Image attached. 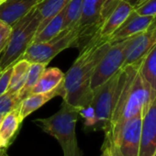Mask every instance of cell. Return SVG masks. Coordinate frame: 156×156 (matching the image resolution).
Returning a JSON list of instances; mask_svg holds the SVG:
<instances>
[{
	"instance_id": "1",
	"label": "cell",
	"mask_w": 156,
	"mask_h": 156,
	"mask_svg": "<svg viewBox=\"0 0 156 156\" xmlns=\"http://www.w3.org/2000/svg\"><path fill=\"white\" fill-rule=\"evenodd\" d=\"M156 92L151 88L140 72V60L121 68L118 98L105 129V138H111L120 126L139 113L144 115Z\"/></svg>"
},
{
	"instance_id": "2",
	"label": "cell",
	"mask_w": 156,
	"mask_h": 156,
	"mask_svg": "<svg viewBox=\"0 0 156 156\" xmlns=\"http://www.w3.org/2000/svg\"><path fill=\"white\" fill-rule=\"evenodd\" d=\"M110 44L109 41L92 44L80 51L79 56L64 74L62 95L63 101L80 110L90 105L93 97L91 78Z\"/></svg>"
},
{
	"instance_id": "3",
	"label": "cell",
	"mask_w": 156,
	"mask_h": 156,
	"mask_svg": "<svg viewBox=\"0 0 156 156\" xmlns=\"http://www.w3.org/2000/svg\"><path fill=\"white\" fill-rule=\"evenodd\" d=\"M79 112V108L62 101L61 108L55 114L34 120L44 132L58 140L63 156H83L75 132Z\"/></svg>"
},
{
	"instance_id": "4",
	"label": "cell",
	"mask_w": 156,
	"mask_h": 156,
	"mask_svg": "<svg viewBox=\"0 0 156 156\" xmlns=\"http://www.w3.org/2000/svg\"><path fill=\"white\" fill-rule=\"evenodd\" d=\"M40 24L36 7L12 26L11 33L0 58V73L21 59L30 45Z\"/></svg>"
},
{
	"instance_id": "5",
	"label": "cell",
	"mask_w": 156,
	"mask_h": 156,
	"mask_svg": "<svg viewBox=\"0 0 156 156\" xmlns=\"http://www.w3.org/2000/svg\"><path fill=\"white\" fill-rule=\"evenodd\" d=\"M121 69L101 86L93 89L90 103L97 120V130H105L112 115L119 88Z\"/></svg>"
},
{
	"instance_id": "6",
	"label": "cell",
	"mask_w": 156,
	"mask_h": 156,
	"mask_svg": "<svg viewBox=\"0 0 156 156\" xmlns=\"http://www.w3.org/2000/svg\"><path fill=\"white\" fill-rule=\"evenodd\" d=\"M77 28L62 30L55 38L44 41L30 44L21 57L29 62L47 64L63 50L74 47L77 39Z\"/></svg>"
},
{
	"instance_id": "7",
	"label": "cell",
	"mask_w": 156,
	"mask_h": 156,
	"mask_svg": "<svg viewBox=\"0 0 156 156\" xmlns=\"http://www.w3.org/2000/svg\"><path fill=\"white\" fill-rule=\"evenodd\" d=\"M130 38L110 44L93 73L90 84L92 90L104 84L122 68L125 61L126 48Z\"/></svg>"
},
{
	"instance_id": "8",
	"label": "cell",
	"mask_w": 156,
	"mask_h": 156,
	"mask_svg": "<svg viewBox=\"0 0 156 156\" xmlns=\"http://www.w3.org/2000/svg\"><path fill=\"white\" fill-rule=\"evenodd\" d=\"M142 116L139 113L129 119L111 138H107L119 147L122 156H139Z\"/></svg>"
},
{
	"instance_id": "9",
	"label": "cell",
	"mask_w": 156,
	"mask_h": 156,
	"mask_svg": "<svg viewBox=\"0 0 156 156\" xmlns=\"http://www.w3.org/2000/svg\"><path fill=\"white\" fill-rule=\"evenodd\" d=\"M156 44V17L142 32L132 36L127 45L123 67L140 61Z\"/></svg>"
},
{
	"instance_id": "10",
	"label": "cell",
	"mask_w": 156,
	"mask_h": 156,
	"mask_svg": "<svg viewBox=\"0 0 156 156\" xmlns=\"http://www.w3.org/2000/svg\"><path fill=\"white\" fill-rule=\"evenodd\" d=\"M132 11L133 7L129 3H128L126 0H119L118 4L114 7V9L107 17L98 34L87 43L86 47L92 44H100L108 41L110 36L127 20V18Z\"/></svg>"
},
{
	"instance_id": "11",
	"label": "cell",
	"mask_w": 156,
	"mask_h": 156,
	"mask_svg": "<svg viewBox=\"0 0 156 156\" xmlns=\"http://www.w3.org/2000/svg\"><path fill=\"white\" fill-rule=\"evenodd\" d=\"M156 150V97L142 116L139 156H152Z\"/></svg>"
},
{
	"instance_id": "12",
	"label": "cell",
	"mask_w": 156,
	"mask_h": 156,
	"mask_svg": "<svg viewBox=\"0 0 156 156\" xmlns=\"http://www.w3.org/2000/svg\"><path fill=\"white\" fill-rule=\"evenodd\" d=\"M41 0H5L0 3V20L13 26L29 14Z\"/></svg>"
},
{
	"instance_id": "13",
	"label": "cell",
	"mask_w": 156,
	"mask_h": 156,
	"mask_svg": "<svg viewBox=\"0 0 156 156\" xmlns=\"http://www.w3.org/2000/svg\"><path fill=\"white\" fill-rule=\"evenodd\" d=\"M154 18L155 17L151 16H140L133 10L127 20L110 36L108 41L110 43L120 41L144 31L150 26Z\"/></svg>"
},
{
	"instance_id": "14",
	"label": "cell",
	"mask_w": 156,
	"mask_h": 156,
	"mask_svg": "<svg viewBox=\"0 0 156 156\" xmlns=\"http://www.w3.org/2000/svg\"><path fill=\"white\" fill-rule=\"evenodd\" d=\"M62 85L63 82L55 89L47 92V93H40V94H31L23 99L20 105V118L23 121L28 116L36 111L38 108L42 107L45 103L52 99L57 96L62 95Z\"/></svg>"
},
{
	"instance_id": "15",
	"label": "cell",
	"mask_w": 156,
	"mask_h": 156,
	"mask_svg": "<svg viewBox=\"0 0 156 156\" xmlns=\"http://www.w3.org/2000/svg\"><path fill=\"white\" fill-rule=\"evenodd\" d=\"M64 79V73L58 68H45L31 94L47 93L57 88Z\"/></svg>"
},
{
	"instance_id": "16",
	"label": "cell",
	"mask_w": 156,
	"mask_h": 156,
	"mask_svg": "<svg viewBox=\"0 0 156 156\" xmlns=\"http://www.w3.org/2000/svg\"><path fill=\"white\" fill-rule=\"evenodd\" d=\"M69 1L70 0H41L36 6L40 18V24L37 29V32L41 31L55 15L62 11Z\"/></svg>"
},
{
	"instance_id": "17",
	"label": "cell",
	"mask_w": 156,
	"mask_h": 156,
	"mask_svg": "<svg viewBox=\"0 0 156 156\" xmlns=\"http://www.w3.org/2000/svg\"><path fill=\"white\" fill-rule=\"evenodd\" d=\"M23 121L20 118V107L7 113L0 125V136L9 147L16 138L17 132Z\"/></svg>"
},
{
	"instance_id": "18",
	"label": "cell",
	"mask_w": 156,
	"mask_h": 156,
	"mask_svg": "<svg viewBox=\"0 0 156 156\" xmlns=\"http://www.w3.org/2000/svg\"><path fill=\"white\" fill-rule=\"evenodd\" d=\"M64 11H65V8L62 11H60L57 15H55L44 26V28L41 31L37 32L30 44L48 41L55 38L56 36H58L63 30Z\"/></svg>"
},
{
	"instance_id": "19",
	"label": "cell",
	"mask_w": 156,
	"mask_h": 156,
	"mask_svg": "<svg viewBox=\"0 0 156 156\" xmlns=\"http://www.w3.org/2000/svg\"><path fill=\"white\" fill-rule=\"evenodd\" d=\"M30 66V62H29L24 59H20L13 64L12 74L10 78L9 86L8 88V91L9 93L19 95L20 89L22 88L26 81Z\"/></svg>"
},
{
	"instance_id": "20",
	"label": "cell",
	"mask_w": 156,
	"mask_h": 156,
	"mask_svg": "<svg viewBox=\"0 0 156 156\" xmlns=\"http://www.w3.org/2000/svg\"><path fill=\"white\" fill-rule=\"evenodd\" d=\"M140 72L156 92V44L140 59Z\"/></svg>"
},
{
	"instance_id": "21",
	"label": "cell",
	"mask_w": 156,
	"mask_h": 156,
	"mask_svg": "<svg viewBox=\"0 0 156 156\" xmlns=\"http://www.w3.org/2000/svg\"><path fill=\"white\" fill-rule=\"evenodd\" d=\"M45 68H46V65L41 64V63H37V62L30 63L24 86L22 87V88L20 89L19 93V99L20 102L30 95L33 87L37 84L39 78L41 77Z\"/></svg>"
},
{
	"instance_id": "22",
	"label": "cell",
	"mask_w": 156,
	"mask_h": 156,
	"mask_svg": "<svg viewBox=\"0 0 156 156\" xmlns=\"http://www.w3.org/2000/svg\"><path fill=\"white\" fill-rule=\"evenodd\" d=\"M84 0H70L65 7L64 20H63V30L77 28L82 11H83Z\"/></svg>"
},
{
	"instance_id": "23",
	"label": "cell",
	"mask_w": 156,
	"mask_h": 156,
	"mask_svg": "<svg viewBox=\"0 0 156 156\" xmlns=\"http://www.w3.org/2000/svg\"><path fill=\"white\" fill-rule=\"evenodd\" d=\"M20 103L18 94H12L7 91L0 96V113L7 114L19 108Z\"/></svg>"
},
{
	"instance_id": "24",
	"label": "cell",
	"mask_w": 156,
	"mask_h": 156,
	"mask_svg": "<svg viewBox=\"0 0 156 156\" xmlns=\"http://www.w3.org/2000/svg\"><path fill=\"white\" fill-rule=\"evenodd\" d=\"M133 10L140 16L156 17V0H146Z\"/></svg>"
},
{
	"instance_id": "25",
	"label": "cell",
	"mask_w": 156,
	"mask_h": 156,
	"mask_svg": "<svg viewBox=\"0 0 156 156\" xmlns=\"http://www.w3.org/2000/svg\"><path fill=\"white\" fill-rule=\"evenodd\" d=\"M11 30H12L11 26H9V24L5 23L4 21L0 20V54L3 52V51L5 50L8 44L11 33Z\"/></svg>"
},
{
	"instance_id": "26",
	"label": "cell",
	"mask_w": 156,
	"mask_h": 156,
	"mask_svg": "<svg viewBox=\"0 0 156 156\" xmlns=\"http://www.w3.org/2000/svg\"><path fill=\"white\" fill-rule=\"evenodd\" d=\"M12 70H13V65L8 67L7 69L0 73V96L8 91L11 74H12Z\"/></svg>"
},
{
	"instance_id": "27",
	"label": "cell",
	"mask_w": 156,
	"mask_h": 156,
	"mask_svg": "<svg viewBox=\"0 0 156 156\" xmlns=\"http://www.w3.org/2000/svg\"><path fill=\"white\" fill-rule=\"evenodd\" d=\"M100 156H112L111 153V149H110V141L108 139L104 140L103 146H102V152Z\"/></svg>"
},
{
	"instance_id": "28",
	"label": "cell",
	"mask_w": 156,
	"mask_h": 156,
	"mask_svg": "<svg viewBox=\"0 0 156 156\" xmlns=\"http://www.w3.org/2000/svg\"><path fill=\"white\" fill-rule=\"evenodd\" d=\"M106 139H107V138H106ZM108 140H109V139H108ZM109 141H110V149H111L112 156H122V154H121V152H120L119 147H118L111 140H109Z\"/></svg>"
},
{
	"instance_id": "29",
	"label": "cell",
	"mask_w": 156,
	"mask_h": 156,
	"mask_svg": "<svg viewBox=\"0 0 156 156\" xmlns=\"http://www.w3.org/2000/svg\"><path fill=\"white\" fill-rule=\"evenodd\" d=\"M128 3H129L132 7H133V9L137 7H139L140 5H141L143 2H145L146 0H126Z\"/></svg>"
},
{
	"instance_id": "30",
	"label": "cell",
	"mask_w": 156,
	"mask_h": 156,
	"mask_svg": "<svg viewBox=\"0 0 156 156\" xmlns=\"http://www.w3.org/2000/svg\"><path fill=\"white\" fill-rule=\"evenodd\" d=\"M7 150L8 148H0V156H9Z\"/></svg>"
},
{
	"instance_id": "31",
	"label": "cell",
	"mask_w": 156,
	"mask_h": 156,
	"mask_svg": "<svg viewBox=\"0 0 156 156\" xmlns=\"http://www.w3.org/2000/svg\"><path fill=\"white\" fill-rule=\"evenodd\" d=\"M0 148H9L6 144V142L4 141V140L0 136Z\"/></svg>"
},
{
	"instance_id": "32",
	"label": "cell",
	"mask_w": 156,
	"mask_h": 156,
	"mask_svg": "<svg viewBox=\"0 0 156 156\" xmlns=\"http://www.w3.org/2000/svg\"><path fill=\"white\" fill-rule=\"evenodd\" d=\"M5 115H6V114H1V113H0V125H1V122H2V120H3Z\"/></svg>"
},
{
	"instance_id": "33",
	"label": "cell",
	"mask_w": 156,
	"mask_h": 156,
	"mask_svg": "<svg viewBox=\"0 0 156 156\" xmlns=\"http://www.w3.org/2000/svg\"><path fill=\"white\" fill-rule=\"evenodd\" d=\"M152 156H156V150H155V151H154V153H153V155Z\"/></svg>"
},
{
	"instance_id": "34",
	"label": "cell",
	"mask_w": 156,
	"mask_h": 156,
	"mask_svg": "<svg viewBox=\"0 0 156 156\" xmlns=\"http://www.w3.org/2000/svg\"><path fill=\"white\" fill-rule=\"evenodd\" d=\"M3 1H5V0H0V3H1V2H3Z\"/></svg>"
}]
</instances>
